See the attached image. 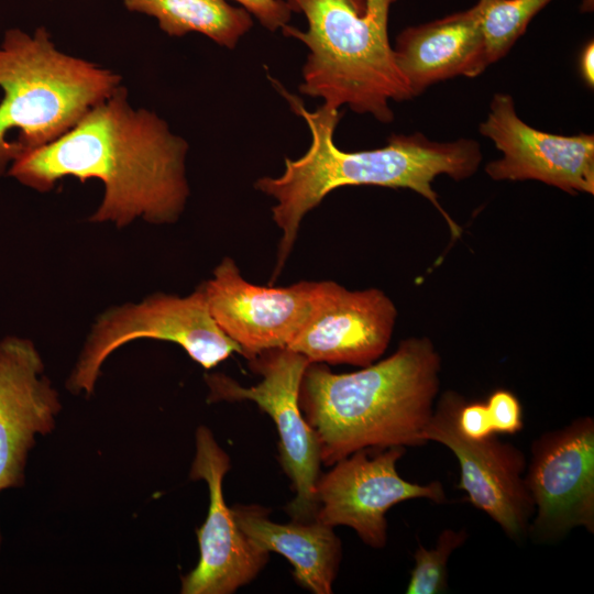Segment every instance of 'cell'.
Instances as JSON below:
<instances>
[{"mask_svg":"<svg viewBox=\"0 0 594 594\" xmlns=\"http://www.w3.org/2000/svg\"><path fill=\"white\" fill-rule=\"evenodd\" d=\"M128 97L120 85L64 135L14 162L8 175L41 193L66 176L100 179L105 195L92 222H175L189 196L188 143L156 113L134 109Z\"/></svg>","mask_w":594,"mask_h":594,"instance_id":"1","label":"cell"},{"mask_svg":"<svg viewBox=\"0 0 594 594\" xmlns=\"http://www.w3.org/2000/svg\"><path fill=\"white\" fill-rule=\"evenodd\" d=\"M292 109L308 124L311 143L297 160L285 158V170L278 177L258 178L254 187L273 197V220L282 230L272 283L279 275L295 244L304 217L332 190L343 186H382L408 188L430 201L447 221L452 241L461 228L441 207L432 188L437 176L463 180L476 173L482 154L476 141L459 139L436 142L421 133L392 135L380 148L345 152L333 141L340 120L339 110L324 105L308 111L300 99L277 84Z\"/></svg>","mask_w":594,"mask_h":594,"instance_id":"2","label":"cell"},{"mask_svg":"<svg viewBox=\"0 0 594 594\" xmlns=\"http://www.w3.org/2000/svg\"><path fill=\"white\" fill-rule=\"evenodd\" d=\"M440 370V355L425 337L403 340L388 358L352 373L309 363L298 402L321 462L332 465L360 450L425 444Z\"/></svg>","mask_w":594,"mask_h":594,"instance_id":"3","label":"cell"},{"mask_svg":"<svg viewBox=\"0 0 594 594\" xmlns=\"http://www.w3.org/2000/svg\"><path fill=\"white\" fill-rule=\"evenodd\" d=\"M301 13L307 29L285 25V36L309 48L302 67L301 94L323 99L339 110L348 106L387 123L391 101L413 98L397 67L388 37V18L396 0H285Z\"/></svg>","mask_w":594,"mask_h":594,"instance_id":"4","label":"cell"},{"mask_svg":"<svg viewBox=\"0 0 594 594\" xmlns=\"http://www.w3.org/2000/svg\"><path fill=\"white\" fill-rule=\"evenodd\" d=\"M121 76L58 51L50 32L9 29L0 43V177L68 132Z\"/></svg>","mask_w":594,"mask_h":594,"instance_id":"5","label":"cell"},{"mask_svg":"<svg viewBox=\"0 0 594 594\" xmlns=\"http://www.w3.org/2000/svg\"><path fill=\"white\" fill-rule=\"evenodd\" d=\"M141 338L174 342L206 370L233 352L242 354L239 344L213 319L202 286L185 297L156 294L136 305L111 308L98 318L68 387L90 395L106 359L124 343Z\"/></svg>","mask_w":594,"mask_h":594,"instance_id":"6","label":"cell"},{"mask_svg":"<svg viewBox=\"0 0 594 594\" xmlns=\"http://www.w3.org/2000/svg\"><path fill=\"white\" fill-rule=\"evenodd\" d=\"M249 361L262 381L243 387L227 375H207L209 400H252L271 416L279 435V461L296 493L287 513L297 521H309L318 508L316 483L321 460L317 436L298 397L302 374L311 362L287 348L264 351Z\"/></svg>","mask_w":594,"mask_h":594,"instance_id":"7","label":"cell"},{"mask_svg":"<svg viewBox=\"0 0 594 594\" xmlns=\"http://www.w3.org/2000/svg\"><path fill=\"white\" fill-rule=\"evenodd\" d=\"M463 402L455 393H444L435 407L424 438L443 444L455 455L460 465L458 487L466 493L474 507L497 522L508 538L520 541L528 536L535 513L525 483V455L495 435L480 440L463 436L457 425Z\"/></svg>","mask_w":594,"mask_h":594,"instance_id":"8","label":"cell"},{"mask_svg":"<svg viewBox=\"0 0 594 594\" xmlns=\"http://www.w3.org/2000/svg\"><path fill=\"white\" fill-rule=\"evenodd\" d=\"M525 483L535 513L528 536L553 542L572 529L594 532V420L580 417L531 446Z\"/></svg>","mask_w":594,"mask_h":594,"instance_id":"9","label":"cell"},{"mask_svg":"<svg viewBox=\"0 0 594 594\" xmlns=\"http://www.w3.org/2000/svg\"><path fill=\"white\" fill-rule=\"evenodd\" d=\"M404 453V447H392L370 458L369 450H360L336 462L317 480L315 520L332 528L349 526L365 544L383 548L387 541L385 515L392 506L413 498L443 503L440 482L419 484L400 477L396 464Z\"/></svg>","mask_w":594,"mask_h":594,"instance_id":"10","label":"cell"},{"mask_svg":"<svg viewBox=\"0 0 594 594\" xmlns=\"http://www.w3.org/2000/svg\"><path fill=\"white\" fill-rule=\"evenodd\" d=\"M480 132L502 157L486 164L493 180H537L571 195L594 194V136L539 131L517 114L508 94H495Z\"/></svg>","mask_w":594,"mask_h":594,"instance_id":"11","label":"cell"},{"mask_svg":"<svg viewBox=\"0 0 594 594\" xmlns=\"http://www.w3.org/2000/svg\"><path fill=\"white\" fill-rule=\"evenodd\" d=\"M201 286L218 326L251 360L289 345L309 317L318 282L258 286L245 280L235 262L224 257Z\"/></svg>","mask_w":594,"mask_h":594,"instance_id":"12","label":"cell"},{"mask_svg":"<svg viewBox=\"0 0 594 594\" xmlns=\"http://www.w3.org/2000/svg\"><path fill=\"white\" fill-rule=\"evenodd\" d=\"M396 318V306L381 289L349 290L321 280L309 317L287 349L311 363L365 367L387 349Z\"/></svg>","mask_w":594,"mask_h":594,"instance_id":"13","label":"cell"},{"mask_svg":"<svg viewBox=\"0 0 594 594\" xmlns=\"http://www.w3.org/2000/svg\"><path fill=\"white\" fill-rule=\"evenodd\" d=\"M229 468L230 459L211 431L199 427L190 477L207 483L210 502L207 518L197 530L199 561L182 579L183 594L233 593L251 582L267 561L268 552L248 539L224 502L222 481Z\"/></svg>","mask_w":594,"mask_h":594,"instance_id":"14","label":"cell"},{"mask_svg":"<svg viewBox=\"0 0 594 594\" xmlns=\"http://www.w3.org/2000/svg\"><path fill=\"white\" fill-rule=\"evenodd\" d=\"M26 339L0 340V491L22 483L36 435L52 430L61 404Z\"/></svg>","mask_w":594,"mask_h":594,"instance_id":"15","label":"cell"},{"mask_svg":"<svg viewBox=\"0 0 594 594\" xmlns=\"http://www.w3.org/2000/svg\"><path fill=\"white\" fill-rule=\"evenodd\" d=\"M393 50L413 97L446 79L476 77L490 66L479 3L403 30Z\"/></svg>","mask_w":594,"mask_h":594,"instance_id":"16","label":"cell"},{"mask_svg":"<svg viewBox=\"0 0 594 594\" xmlns=\"http://www.w3.org/2000/svg\"><path fill=\"white\" fill-rule=\"evenodd\" d=\"M232 513L253 544L288 559L299 584L316 594L332 592L341 559V542L332 527L317 520L276 524L257 506H238Z\"/></svg>","mask_w":594,"mask_h":594,"instance_id":"17","label":"cell"},{"mask_svg":"<svg viewBox=\"0 0 594 594\" xmlns=\"http://www.w3.org/2000/svg\"><path fill=\"white\" fill-rule=\"evenodd\" d=\"M124 7L157 20L169 36L196 32L215 43L234 48L252 25V15L227 0H122Z\"/></svg>","mask_w":594,"mask_h":594,"instance_id":"18","label":"cell"},{"mask_svg":"<svg viewBox=\"0 0 594 594\" xmlns=\"http://www.w3.org/2000/svg\"><path fill=\"white\" fill-rule=\"evenodd\" d=\"M551 0H479L488 64L512 48L531 19Z\"/></svg>","mask_w":594,"mask_h":594,"instance_id":"19","label":"cell"},{"mask_svg":"<svg viewBox=\"0 0 594 594\" xmlns=\"http://www.w3.org/2000/svg\"><path fill=\"white\" fill-rule=\"evenodd\" d=\"M468 538L464 529L447 528L439 535L436 546H419L414 554L415 566L406 588L407 594H439L448 588V561L452 552Z\"/></svg>","mask_w":594,"mask_h":594,"instance_id":"20","label":"cell"},{"mask_svg":"<svg viewBox=\"0 0 594 594\" xmlns=\"http://www.w3.org/2000/svg\"><path fill=\"white\" fill-rule=\"evenodd\" d=\"M485 405L494 433L513 435L522 429L521 405L512 392L497 389Z\"/></svg>","mask_w":594,"mask_h":594,"instance_id":"21","label":"cell"},{"mask_svg":"<svg viewBox=\"0 0 594 594\" xmlns=\"http://www.w3.org/2000/svg\"><path fill=\"white\" fill-rule=\"evenodd\" d=\"M268 31L283 29L292 18L285 0H234Z\"/></svg>","mask_w":594,"mask_h":594,"instance_id":"22","label":"cell"},{"mask_svg":"<svg viewBox=\"0 0 594 594\" xmlns=\"http://www.w3.org/2000/svg\"><path fill=\"white\" fill-rule=\"evenodd\" d=\"M460 432L469 439L480 440L495 435L484 403H465L457 415Z\"/></svg>","mask_w":594,"mask_h":594,"instance_id":"23","label":"cell"},{"mask_svg":"<svg viewBox=\"0 0 594 594\" xmlns=\"http://www.w3.org/2000/svg\"><path fill=\"white\" fill-rule=\"evenodd\" d=\"M580 73L584 81L593 87L594 85V44L588 42L580 55Z\"/></svg>","mask_w":594,"mask_h":594,"instance_id":"24","label":"cell"}]
</instances>
